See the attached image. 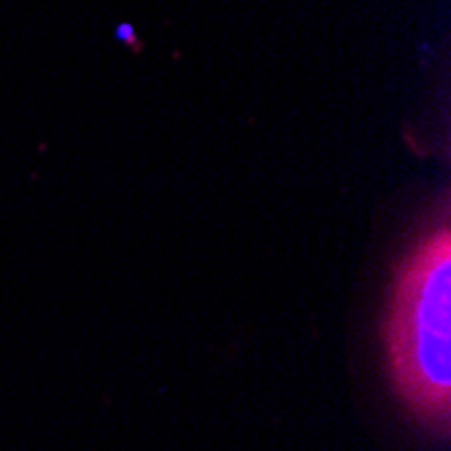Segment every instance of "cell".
<instances>
[{
    "label": "cell",
    "mask_w": 451,
    "mask_h": 451,
    "mask_svg": "<svg viewBox=\"0 0 451 451\" xmlns=\"http://www.w3.org/2000/svg\"><path fill=\"white\" fill-rule=\"evenodd\" d=\"M392 387L430 427L448 430L451 406V230L440 224L394 270L384 324Z\"/></svg>",
    "instance_id": "6da1fadb"
}]
</instances>
